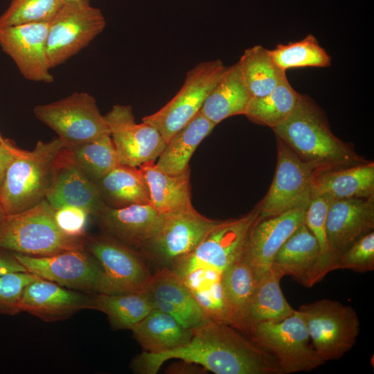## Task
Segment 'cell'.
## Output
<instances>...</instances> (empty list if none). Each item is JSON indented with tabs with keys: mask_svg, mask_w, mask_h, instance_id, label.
I'll return each mask as SVG.
<instances>
[{
	"mask_svg": "<svg viewBox=\"0 0 374 374\" xmlns=\"http://www.w3.org/2000/svg\"><path fill=\"white\" fill-rule=\"evenodd\" d=\"M312 195L331 201L374 197L373 162L314 172Z\"/></svg>",
	"mask_w": 374,
	"mask_h": 374,
	"instance_id": "cell-24",
	"label": "cell"
},
{
	"mask_svg": "<svg viewBox=\"0 0 374 374\" xmlns=\"http://www.w3.org/2000/svg\"><path fill=\"white\" fill-rule=\"evenodd\" d=\"M6 216L7 215H6L5 212L0 206V230L5 222Z\"/></svg>",
	"mask_w": 374,
	"mask_h": 374,
	"instance_id": "cell-45",
	"label": "cell"
},
{
	"mask_svg": "<svg viewBox=\"0 0 374 374\" xmlns=\"http://www.w3.org/2000/svg\"><path fill=\"white\" fill-rule=\"evenodd\" d=\"M226 68L219 59L196 64L186 73L177 94L157 112L143 117L142 121L155 127L167 143L199 112Z\"/></svg>",
	"mask_w": 374,
	"mask_h": 374,
	"instance_id": "cell-9",
	"label": "cell"
},
{
	"mask_svg": "<svg viewBox=\"0 0 374 374\" xmlns=\"http://www.w3.org/2000/svg\"><path fill=\"white\" fill-rule=\"evenodd\" d=\"M21 150L8 139L0 143V188L8 166Z\"/></svg>",
	"mask_w": 374,
	"mask_h": 374,
	"instance_id": "cell-43",
	"label": "cell"
},
{
	"mask_svg": "<svg viewBox=\"0 0 374 374\" xmlns=\"http://www.w3.org/2000/svg\"><path fill=\"white\" fill-rule=\"evenodd\" d=\"M35 117L55 131L68 145L110 134L108 123L96 100L84 91L73 92L59 100L38 105Z\"/></svg>",
	"mask_w": 374,
	"mask_h": 374,
	"instance_id": "cell-10",
	"label": "cell"
},
{
	"mask_svg": "<svg viewBox=\"0 0 374 374\" xmlns=\"http://www.w3.org/2000/svg\"><path fill=\"white\" fill-rule=\"evenodd\" d=\"M38 277L28 271L0 276V314L15 315L21 312L19 303L26 286Z\"/></svg>",
	"mask_w": 374,
	"mask_h": 374,
	"instance_id": "cell-41",
	"label": "cell"
},
{
	"mask_svg": "<svg viewBox=\"0 0 374 374\" xmlns=\"http://www.w3.org/2000/svg\"><path fill=\"white\" fill-rule=\"evenodd\" d=\"M221 222L206 217L193 206L163 214L157 231L142 249L161 267L170 268Z\"/></svg>",
	"mask_w": 374,
	"mask_h": 374,
	"instance_id": "cell-12",
	"label": "cell"
},
{
	"mask_svg": "<svg viewBox=\"0 0 374 374\" xmlns=\"http://www.w3.org/2000/svg\"><path fill=\"white\" fill-rule=\"evenodd\" d=\"M300 94L292 88L285 75L269 93L252 98L243 115L255 123L274 129L291 115Z\"/></svg>",
	"mask_w": 374,
	"mask_h": 374,
	"instance_id": "cell-35",
	"label": "cell"
},
{
	"mask_svg": "<svg viewBox=\"0 0 374 374\" xmlns=\"http://www.w3.org/2000/svg\"><path fill=\"white\" fill-rule=\"evenodd\" d=\"M45 199L55 209L75 206L96 217L107 206L96 184L83 172L68 145L57 154Z\"/></svg>",
	"mask_w": 374,
	"mask_h": 374,
	"instance_id": "cell-16",
	"label": "cell"
},
{
	"mask_svg": "<svg viewBox=\"0 0 374 374\" xmlns=\"http://www.w3.org/2000/svg\"><path fill=\"white\" fill-rule=\"evenodd\" d=\"M131 330L145 352L158 353L186 344L193 330L184 327L170 314L153 308Z\"/></svg>",
	"mask_w": 374,
	"mask_h": 374,
	"instance_id": "cell-26",
	"label": "cell"
},
{
	"mask_svg": "<svg viewBox=\"0 0 374 374\" xmlns=\"http://www.w3.org/2000/svg\"><path fill=\"white\" fill-rule=\"evenodd\" d=\"M297 310L312 347L324 362L340 359L355 346L360 323L350 305L324 299L303 304Z\"/></svg>",
	"mask_w": 374,
	"mask_h": 374,
	"instance_id": "cell-5",
	"label": "cell"
},
{
	"mask_svg": "<svg viewBox=\"0 0 374 374\" xmlns=\"http://www.w3.org/2000/svg\"><path fill=\"white\" fill-rule=\"evenodd\" d=\"M331 200L321 195H312L305 213V224L316 238L320 251L319 278L321 280L332 271L333 265L326 235V217Z\"/></svg>",
	"mask_w": 374,
	"mask_h": 374,
	"instance_id": "cell-39",
	"label": "cell"
},
{
	"mask_svg": "<svg viewBox=\"0 0 374 374\" xmlns=\"http://www.w3.org/2000/svg\"><path fill=\"white\" fill-rule=\"evenodd\" d=\"M5 140H6V139H3V138L1 136V134H0V143L4 142Z\"/></svg>",
	"mask_w": 374,
	"mask_h": 374,
	"instance_id": "cell-46",
	"label": "cell"
},
{
	"mask_svg": "<svg viewBox=\"0 0 374 374\" xmlns=\"http://www.w3.org/2000/svg\"><path fill=\"white\" fill-rule=\"evenodd\" d=\"M275 63L283 71L299 67H328L331 57L310 34L300 41L278 44L269 50Z\"/></svg>",
	"mask_w": 374,
	"mask_h": 374,
	"instance_id": "cell-37",
	"label": "cell"
},
{
	"mask_svg": "<svg viewBox=\"0 0 374 374\" xmlns=\"http://www.w3.org/2000/svg\"><path fill=\"white\" fill-rule=\"evenodd\" d=\"M153 308L144 290L120 294H93L91 310L105 314L115 330H131Z\"/></svg>",
	"mask_w": 374,
	"mask_h": 374,
	"instance_id": "cell-32",
	"label": "cell"
},
{
	"mask_svg": "<svg viewBox=\"0 0 374 374\" xmlns=\"http://www.w3.org/2000/svg\"><path fill=\"white\" fill-rule=\"evenodd\" d=\"M220 271L197 268L179 276L194 298L212 320L233 327V320L226 301Z\"/></svg>",
	"mask_w": 374,
	"mask_h": 374,
	"instance_id": "cell-31",
	"label": "cell"
},
{
	"mask_svg": "<svg viewBox=\"0 0 374 374\" xmlns=\"http://www.w3.org/2000/svg\"><path fill=\"white\" fill-rule=\"evenodd\" d=\"M93 294L38 277L26 286L19 309L46 322L64 320L80 310H91Z\"/></svg>",
	"mask_w": 374,
	"mask_h": 374,
	"instance_id": "cell-21",
	"label": "cell"
},
{
	"mask_svg": "<svg viewBox=\"0 0 374 374\" xmlns=\"http://www.w3.org/2000/svg\"><path fill=\"white\" fill-rule=\"evenodd\" d=\"M282 275L271 269L260 277L249 305L244 333L250 335L259 323L278 321L292 315L293 309L285 298L280 287Z\"/></svg>",
	"mask_w": 374,
	"mask_h": 374,
	"instance_id": "cell-29",
	"label": "cell"
},
{
	"mask_svg": "<svg viewBox=\"0 0 374 374\" xmlns=\"http://www.w3.org/2000/svg\"><path fill=\"white\" fill-rule=\"evenodd\" d=\"M85 209L75 206H64L55 209L54 218L60 229L66 235L84 238L88 217Z\"/></svg>",
	"mask_w": 374,
	"mask_h": 374,
	"instance_id": "cell-42",
	"label": "cell"
},
{
	"mask_svg": "<svg viewBox=\"0 0 374 374\" xmlns=\"http://www.w3.org/2000/svg\"><path fill=\"white\" fill-rule=\"evenodd\" d=\"M326 226L333 267L340 255L354 242L373 231L374 197L332 201Z\"/></svg>",
	"mask_w": 374,
	"mask_h": 374,
	"instance_id": "cell-20",
	"label": "cell"
},
{
	"mask_svg": "<svg viewBox=\"0 0 374 374\" xmlns=\"http://www.w3.org/2000/svg\"><path fill=\"white\" fill-rule=\"evenodd\" d=\"M65 1H74V0H64Z\"/></svg>",
	"mask_w": 374,
	"mask_h": 374,
	"instance_id": "cell-47",
	"label": "cell"
},
{
	"mask_svg": "<svg viewBox=\"0 0 374 374\" xmlns=\"http://www.w3.org/2000/svg\"><path fill=\"white\" fill-rule=\"evenodd\" d=\"M67 143L60 138L39 141L8 166L0 188V206L6 215L19 213L45 199L57 152Z\"/></svg>",
	"mask_w": 374,
	"mask_h": 374,
	"instance_id": "cell-3",
	"label": "cell"
},
{
	"mask_svg": "<svg viewBox=\"0 0 374 374\" xmlns=\"http://www.w3.org/2000/svg\"><path fill=\"white\" fill-rule=\"evenodd\" d=\"M171 359L195 364L216 374H281L275 358L235 328L211 321L193 331L185 345L158 353L143 351L131 363L134 372L155 374Z\"/></svg>",
	"mask_w": 374,
	"mask_h": 374,
	"instance_id": "cell-1",
	"label": "cell"
},
{
	"mask_svg": "<svg viewBox=\"0 0 374 374\" xmlns=\"http://www.w3.org/2000/svg\"><path fill=\"white\" fill-rule=\"evenodd\" d=\"M44 199L19 213L7 215L0 230V248L31 256H46L84 248V238L66 235Z\"/></svg>",
	"mask_w": 374,
	"mask_h": 374,
	"instance_id": "cell-4",
	"label": "cell"
},
{
	"mask_svg": "<svg viewBox=\"0 0 374 374\" xmlns=\"http://www.w3.org/2000/svg\"><path fill=\"white\" fill-rule=\"evenodd\" d=\"M244 82L252 98L269 93L286 75L261 45L247 48L237 62Z\"/></svg>",
	"mask_w": 374,
	"mask_h": 374,
	"instance_id": "cell-33",
	"label": "cell"
},
{
	"mask_svg": "<svg viewBox=\"0 0 374 374\" xmlns=\"http://www.w3.org/2000/svg\"><path fill=\"white\" fill-rule=\"evenodd\" d=\"M27 271L13 252L0 248V276L8 273Z\"/></svg>",
	"mask_w": 374,
	"mask_h": 374,
	"instance_id": "cell-44",
	"label": "cell"
},
{
	"mask_svg": "<svg viewBox=\"0 0 374 374\" xmlns=\"http://www.w3.org/2000/svg\"><path fill=\"white\" fill-rule=\"evenodd\" d=\"M84 248L97 260L103 272L102 293L143 291L151 277L141 257L132 249L108 235L84 237Z\"/></svg>",
	"mask_w": 374,
	"mask_h": 374,
	"instance_id": "cell-13",
	"label": "cell"
},
{
	"mask_svg": "<svg viewBox=\"0 0 374 374\" xmlns=\"http://www.w3.org/2000/svg\"><path fill=\"white\" fill-rule=\"evenodd\" d=\"M162 215L148 204L122 208L107 205L96 217L107 235L130 247L142 249L154 234Z\"/></svg>",
	"mask_w": 374,
	"mask_h": 374,
	"instance_id": "cell-22",
	"label": "cell"
},
{
	"mask_svg": "<svg viewBox=\"0 0 374 374\" xmlns=\"http://www.w3.org/2000/svg\"><path fill=\"white\" fill-rule=\"evenodd\" d=\"M249 335L275 358L281 374L311 371L325 363L310 345L305 323L298 310L283 320L258 324Z\"/></svg>",
	"mask_w": 374,
	"mask_h": 374,
	"instance_id": "cell-7",
	"label": "cell"
},
{
	"mask_svg": "<svg viewBox=\"0 0 374 374\" xmlns=\"http://www.w3.org/2000/svg\"><path fill=\"white\" fill-rule=\"evenodd\" d=\"M259 217L256 206L239 218L222 220L190 253L169 269L180 277L197 268L223 273L242 258L251 229Z\"/></svg>",
	"mask_w": 374,
	"mask_h": 374,
	"instance_id": "cell-8",
	"label": "cell"
},
{
	"mask_svg": "<svg viewBox=\"0 0 374 374\" xmlns=\"http://www.w3.org/2000/svg\"><path fill=\"white\" fill-rule=\"evenodd\" d=\"M144 291L154 308L170 314L186 328L193 330L212 321L183 280L168 267L152 275Z\"/></svg>",
	"mask_w": 374,
	"mask_h": 374,
	"instance_id": "cell-19",
	"label": "cell"
},
{
	"mask_svg": "<svg viewBox=\"0 0 374 374\" xmlns=\"http://www.w3.org/2000/svg\"><path fill=\"white\" fill-rule=\"evenodd\" d=\"M105 117L121 165L139 167L155 161L164 150L161 134L147 123H136L130 105H115Z\"/></svg>",
	"mask_w": 374,
	"mask_h": 374,
	"instance_id": "cell-15",
	"label": "cell"
},
{
	"mask_svg": "<svg viewBox=\"0 0 374 374\" xmlns=\"http://www.w3.org/2000/svg\"><path fill=\"white\" fill-rule=\"evenodd\" d=\"M277 163L271 186L256 206L261 219L296 209H308L312 199L314 168L303 161L276 137Z\"/></svg>",
	"mask_w": 374,
	"mask_h": 374,
	"instance_id": "cell-11",
	"label": "cell"
},
{
	"mask_svg": "<svg viewBox=\"0 0 374 374\" xmlns=\"http://www.w3.org/2000/svg\"><path fill=\"white\" fill-rule=\"evenodd\" d=\"M257 281L253 271L242 258L227 268L222 276V288L233 317V328L243 332Z\"/></svg>",
	"mask_w": 374,
	"mask_h": 374,
	"instance_id": "cell-34",
	"label": "cell"
},
{
	"mask_svg": "<svg viewBox=\"0 0 374 374\" xmlns=\"http://www.w3.org/2000/svg\"><path fill=\"white\" fill-rule=\"evenodd\" d=\"M68 146L78 166L95 184L120 165L110 134Z\"/></svg>",
	"mask_w": 374,
	"mask_h": 374,
	"instance_id": "cell-36",
	"label": "cell"
},
{
	"mask_svg": "<svg viewBox=\"0 0 374 374\" xmlns=\"http://www.w3.org/2000/svg\"><path fill=\"white\" fill-rule=\"evenodd\" d=\"M64 0H10L0 15V27L49 21Z\"/></svg>",
	"mask_w": 374,
	"mask_h": 374,
	"instance_id": "cell-38",
	"label": "cell"
},
{
	"mask_svg": "<svg viewBox=\"0 0 374 374\" xmlns=\"http://www.w3.org/2000/svg\"><path fill=\"white\" fill-rule=\"evenodd\" d=\"M105 26L103 13L90 0L64 1L49 21L46 48L50 69L87 47Z\"/></svg>",
	"mask_w": 374,
	"mask_h": 374,
	"instance_id": "cell-6",
	"label": "cell"
},
{
	"mask_svg": "<svg viewBox=\"0 0 374 374\" xmlns=\"http://www.w3.org/2000/svg\"><path fill=\"white\" fill-rule=\"evenodd\" d=\"M350 269L364 273L374 270V232L363 235L354 242L337 258L332 271Z\"/></svg>",
	"mask_w": 374,
	"mask_h": 374,
	"instance_id": "cell-40",
	"label": "cell"
},
{
	"mask_svg": "<svg viewBox=\"0 0 374 374\" xmlns=\"http://www.w3.org/2000/svg\"><path fill=\"white\" fill-rule=\"evenodd\" d=\"M319 262L318 242L304 223L278 249L271 269L283 277L290 276L303 286L311 287L321 280Z\"/></svg>",
	"mask_w": 374,
	"mask_h": 374,
	"instance_id": "cell-23",
	"label": "cell"
},
{
	"mask_svg": "<svg viewBox=\"0 0 374 374\" xmlns=\"http://www.w3.org/2000/svg\"><path fill=\"white\" fill-rule=\"evenodd\" d=\"M27 271L64 287L87 293H102L104 276L95 258L85 249L46 256L14 253Z\"/></svg>",
	"mask_w": 374,
	"mask_h": 374,
	"instance_id": "cell-14",
	"label": "cell"
},
{
	"mask_svg": "<svg viewBox=\"0 0 374 374\" xmlns=\"http://www.w3.org/2000/svg\"><path fill=\"white\" fill-rule=\"evenodd\" d=\"M148 184L151 204L166 214L193 206L190 199V170L169 175L157 168L154 161L139 166Z\"/></svg>",
	"mask_w": 374,
	"mask_h": 374,
	"instance_id": "cell-27",
	"label": "cell"
},
{
	"mask_svg": "<svg viewBox=\"0 0 374 374\" xmlns=\"http://www.w3.org/2000/svg\"><path fill=\"white\" fill-rule=\"evenodd\" d=\"M215 127V124L199 112L167 142L155 163L157 168L173 175L188 170L191 156Z\"/></svg>",
	"mask_w": 374,
	"mask_h": 374,
	"instance_id": "cell-28",
	"label": "cell"
},
{
	"mask_svg": "<svg viewBox=\"0 0 374 374\" xmlns=\"http://www.w3.org/2000/svg\"><path fill=\"white\" fill-rule=\"evenodd\" d=\"M96 184L103 200L110 207L151 204L148 184L137 167L120 164Z\"/></svg>",
	"mask_w": 374,
	"mask_h": 374,
	"instance_id": "cell-30",
	"label": "cell"
},
{
	"mask_svg": "<svg viewBox=\"0 0 374 374\" xmlns=\"http://www.w3.org/2000/svg\"><path fill=\"white\" fill-rule=\"evenodd\" d=\"M49 21L0 27V46L28 80L52 83L47 57Z\"/></svg>",
	"mask_w": 374,
	"mask_h": 374,
	"instance_id": "cell-17",
	"label": "cell"
},
{
	"mask_svg": "<svg viewBox=\"0 0 374 374\" xmlns=\"http://www.w3.org/2000/svg\"><path fill=\"white\" fill-rule=\"evenodd\" d=\"M306 211L296 208L270 217H259L253 225L242 259L251 267L257 280L270 271L278 249L305 223Z\"/></svg>",
	"mask_w": 374,
	"mask_h": 374,
	"instance_id": "cell-18",
	"label": "cell"
},
{
	"mask_svg": "<svg viewBox=\"0 0 374 374\" xmlns=\"http://www.w3.org/2000/svg\"><path fill=\"white\" fill-rule=\"evenodd\" d=\"M251 98L235 63L227 66L206 98L199 113L216 125L232 116L243 115Z\"/></svg>",
	"mask_w": 374,
	"mask_h": 374,
	"instance_id": "cell-25",
	"label": "cell"
},
{
	"mask_svg": "<svg viewBox=\"0 0 374 374\" xmlns=\"http://www.w3.org/2000/svg\"><path fill=\"white\" fill-rule=\"evenodd\" d=\"M272 130L316 172L367 162L332 132L325 113L307 95L300 94L291 115Z\"/></svg>",
	"mask_w": 374,
	"mask_h": 374,
	"instance_id": "cell-2",
	"label": "cell"
}]
</instances>
